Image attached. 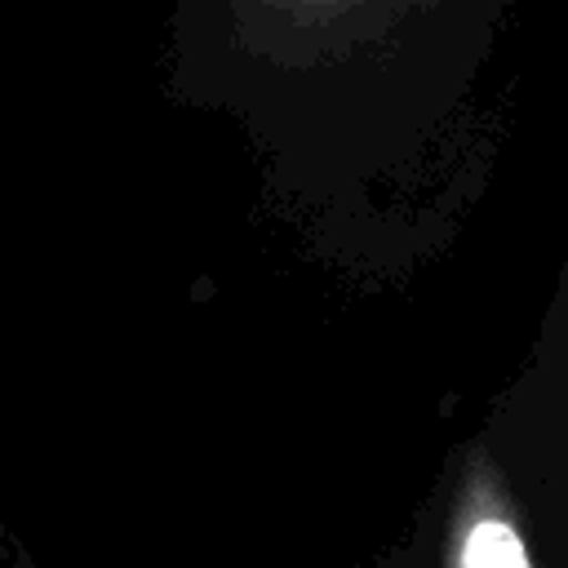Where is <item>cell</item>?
Instances as JSON below:
<instances>
[{
    "label": "cell",
    "instance_id": "6da1fadb",
    "mask_svg": "<svg viewBox=\"0 0 568 568\" xmlns=\"http://www.w3.org/2000/svg\"><path fill=\"white\" fill-rule=\"evenodd\" d=\"M497 4H262L213 0L173 18V89L231 115L262 151L293 209H333L342 173H435L470 195L493 146L466 142L462 120L497 49Z\"/></svg>",
    "mask_w": 568,
    "mask_h": 568
},
{
    "label": "cell",
    "instance_id": "7a4b0ae2",
    "mask_svg": "<svg viewBox=\"0 0 568 568\" xmlns=\"http://www.w3.org/2000/svg\"><path fill=\"white\" fill-rule=\"evenodd\" d=\"M373 568H559L493 444L462 435Z\"/></svg>",
    "mask_w": 568,
    "mask_h": 568
},
{
    "label": "cell",
    "instance_id": "3957f363",
    "mask_svg": "<svg viewBox=\"0 0 568 568\" xmlns=\"http://www.w3.org/2000/svg\"><path fill=\"white\" fill-rule=\"evenodd\" d=\"M475 430L510 470L559 568H568V253L524 364Z\"/></svg>",
    "mask_w": 568,
    "mask_h": 568
}]
</instances>
